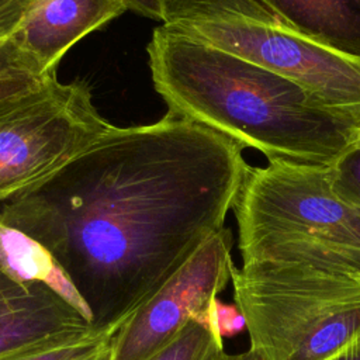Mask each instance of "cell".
<instances>
[{
    "label": "cell",
    "mask_w": 360,
    "mask_h": 360,
    "mask_svg": "<svg viewBox=\"0 0 360 360\" xmlns=\"http://www.w3.org/2000/svg\"><path fill=\"white\" fill-rule=\"evenodd\" d=\"M243 149L172 111L146 125H112L1 202L0 222L41 243L93 329L114 335L224 228L249 166Z\"/></svg>",
    "instance_id": "6da1fadb"
},
{
    "label": "cell",
    "mask_w": 360,
    "mask_h": 360,
    "mask_svg": "<svg viewBox=\"0 0 360 360\" xmlns=\"http://www.w3.org/2000/svg\"><path fill=\"white\" fill-rule=\"evenodd\" d=\"M146 52L167 111L262 152L267 162L329 165L360 135V121L297 83L163 24Z\"/></svg>",
    "instance_id": "7a4b0ae2"
},
{
    "label": "cell",
    "mask_w": 360,
    "mask_h": 360,
    "mask_svg": "<svg viewBox=\"0 0 360 360\" xmlns=\"http://www.w3.org/2000/svg\"><path fill=\"white\" fill-rule=\"evenodd\" d=\"M231 281L262 360H332L360 342V250L274 246Z\"/></svg>",
    "instance_id": "3957f363"
},
{
    "label": "cell",
    "mask_w": 360,
    "mask_h": 360,
    "mask_svg": "<svg viewBox=\"0 0 360 360\" xmlns=\"http://www.w3.org/2000/svg\"><path fill=\"white\" fill-rule=\"evenodd\" d=\"M163 25L283 76L360 121V60L304 37L260 0H170Z\"/></svg>",
    "instance_id": "277c9868"
},
{
    "label": "cell",
    "mask_w": 360,
    "mask_h": 360,
    "mask_svg": "<svg viewBox=\"0 0 360 360\" xmlns=\"http://www.w3.org/2000/svg\"><path fill=\"white\" fill-rule=\"evenodd\" d=\"M232 210L242 260L281 245L360 250V208L333 191L329 165L248 166Z\"/></svg>",
    "instance_id": "5b68a950"
},
{
    "label": "cell",
    "mask_w": 360,
    "mask_h": 360,
    "mask_svg": "<svg viewBox=\"0 0 360 360\" xmlns=\"http://www.w3.org/2000/svg\"><path fill=\"white\" fill-rule=\"evenodd\" d=\"M112 125L90 87L56 76L0 104V204L45 179Z\"/></svg>",
    "instance_id": "8992f818"
},
{
    "label": "cell",
    "mask_w": 360,
    "mask_h": 360,
    "mask_svg": "<svg viewBox=\"0 0 360 360\" xmlns=\"http://www.w3.org/2000/svg\"><path fill=\"white\" fill-rule=\"evenodd\" d=\"M233 236L212 233L167 283L112 335L110 360H148L190 322H205L211 301L231 281Z\"/></svg>",
    "instance_id": "52a82bcc"
},
{
    "label": "cell",
    "mask_w": 360,
    "mask_h": 360,
    "mask_svg": "<svg viewBox=\"0 0 360 360\" xmlns=\"http://www.w3.org/2000/svg\"><path fill=\"white\" fill-rule=\"evenodd\" d=\"M91 323L42 283L10 276L0 263V359L80 340Z\"/></svg>",
    "instance_id": "ba28073f"
},
{
    "label": "cell",
    "mask_w": 360,
    "mask_h": 360,
    "mask_svg": "<svg viewBox=\"0 0 360 360\" xmlns=\"http://www.w3.org/2000/svg\"><path fill=\"white\" fill-rule=\"evenodd\" d=\"M124 11L122 0H34L13 39L42 75H56L76 42Z\"/></svg>",
    "instance_id": "9c48e42d"
},
{
    "label": "cell",
    "mask_w": 360,
    "mask_h": 360,
    "mask_svg": "<svg viewBox=\"0 0 360 360\" xmlns=\"http://www.w3.org/2000/svg\"><path fill=\"white\" fill-rule=\"evenodd\" d=\"M314 42L360 60V0H260Z\"/></svg>",
    "instance_id": "30bf717a"
},
{
    "label": "cell",
    "mask_w": 360,
    "mask_h": 360,
    "mask_svg": "<svg viewBox=\"0 0 360 360\" xmlns=\"http://www.w3.org/2000/svg\"><path fill=\"white\" fill-rule=\"evenodd\" d=\"M0 263L17 280L48 285L90 322V312L86 304L55 257L28 235L1 222Z\"/></svg>",
    "instance_id": "8fae6325"
},
{
    "label": "cell",
    "mask_w": 360,
    "mask_h": 360,
    "mask_svg": "<svg viewBox=\"0 0 360 360\" xmlns=\"http://www.w3.org/2000/svg\"><path fill=\"white\" fill-rule=\"evenodd\" d=\"M224 353L222 339L204 325L190 321L170 343L148 360H219Z\"/></svg>",
    "instance_id": "7c38bea8"
},
{
    "label": "cell",
    "mask_w": 360,
    "mask_h": 360,
    "mask_svg": "<svg viewBox=\"0 0 360 360\" xmlns=\"http://www.w3.org/2000/svg\"><path fill=\"white\" fill-rule=\"evenodd\" d=\"M111 340L110 333H93L80 340L0 360H110Z\"/></svg>",
    "instance_id": "4fadbf2b"
},
{
    "label": "cell",
    "mask_w": 360,
    "mask_h": 360,
    "mask_svg": "<svg viewBox=\"0 0 360 360\" xmlns=\"http://www.w3.org/2000/svg\"><path fill=\"white\" fill-rule=\"evenodd\" d=\"M329 172L333 191L360 208V135L329 163Z\"/></svg>",
    "instance_id": "5bb4252c"
},
{
    "label": "cell",
    "mask_w": 360,
    "mask_h": 360,
    "mask_svg": "<svg viewBox=\"0 0 360 360\" xmlns=\"http://www.w3.org/2000/svg\"><path fill=\"white\" fill-rule=\"evenodd\" d=\"M204 326L217 338H235L246 329V319L236 304H226L215 297L207 311Z\"/></svg>",
    "instance_id": "9a60e30c"
},
{
    "label": "cell",
    "mask_w": 360,
    "mask_h": 360,
    "mask_svg": "<svg viewBox=\"0 0 360 360\" xmlns=\"http://www.w3.org/2000/svg\"><path fill=\"white\" fill-rule=\"evenodd\" d=\"M31 73L38 76L42 75L34 60L18 46V44L11 38L0 42V76Z\"/></svg>",
    "instance_id": "2e32d148"
},
{
    "label": "cell",
    "mask_w": 360,
    "mask_h": 360,
    "mask_svg": "<svg viewBox=\"0 0 360 360\" xmlns=\"http://www.w3.org/2000/svg\"><path fill=\"white\" fill-rule=\"evenodd\" d=\"M55 76L56 75L38 76L31 73L0 76V104L41 87Z\"/></svg>",
    "instance_id": "e0dca14e"
},
{
    "label": "cell",
    "mask_w": 360,
    "mask_h": 360,
    "mask_svg": "<svg viewBox=\"0 0 360 360\" xmlns=\"http://www.w3.org/2000/svg\"><path fill=\"white\" fill-rule=\"evenodd\" d=\"M32 1L34 0H0V42L15 34Z\"/></svg>",
    "instance_id": "ac0fdd59"
},
{
    "label": "cell",
    "mask_w": 360,
    "mask_h": 360,
    "mask_svg": "<svg viewBox=\"0 0 360 360\" xmlns=\"http://www.w3.org/2000/svg\"><path fill=\"white\" fill-rule=\"evenodd\" d=\"M127 10H131L142 17L150 18L153 21L165 22L166 13L170 0H122Z\"/></svg>",
    "instance_id": "d6986e66"
},
{
    "label": "cell",
    "mask_w": 360,
    "mask_h": 360,
    "mask_svg": "<svg viewBox=\"0 0 360 360\" xmlns=\"http://www.w3.org/2000/svg\"><path fill=\"white\" fill-rule=\"evenodd\" d=\"M332 360H360V342L350 346L349 349H346Z\"/></svg>",
    "instance_id": "ffe728a7"
},
{
    "label": "cell",
    "mask_w": 360,
    "mask_h": 360,
    "mask_svg": "<svg viewBox=\"0 0 360 360\" xmlns=\"http://www.w3.org/2000/svg\"><path fill=\"white\" fill-rule=\"evenodd\" d=\"M219 360H262L253 350L248 349L242 353H238V354H228V353H224Z\"/></svg>",
    "instance_id": "44dd1931"
}]
</instances>
